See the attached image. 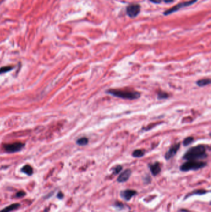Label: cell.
I'll use <instances>...</instances> for the list:
<instances>
[{"label":"cell","instance_id":"obj_2","mask_svg":"<svg viewBox=\"0 0 211 212\" xmlns=\"http://www.w3.org/2000/svg\"><path fill=\"white\" fill-rule=\"evenodd\" d=\"M106 93L114 97L129 100L137 99L141 96V94L139 92L120 91L118 89H109L106 91Z\"/></svg>","mask_w":211,"mask_h":212},{"label":"cell","instance_id":"obj_21","mask_svg":"<svg viewBox=\"0 0 211 212\" xmlns=\"http://www.w3.org/2000/svg\"><path fill=\"white\" fill-rule=\"evenodd\" d=\"M114 206H115V208H118V209H123L124 208V205L123 203H122L120 202H116L114 204Z\"/></svg>","mask_w":211,"mask_h":212},{"label":"cell","instance_id":"obj_19","mask_svg":"<svg viewBox=\"0 0 211 212\" xmlns=\"http://www.w3.org/2000/svg\"><path fill=\"white\" fill-rule=\"evenodd\" d=\"M123 169V167L120 165H118L117 166H115L113 169V175H117L118 174H119L121 170Z\"/></svg>","mask_w":211,"mask_h":212},{"label":"cell","instance_id":"obj_5","mask_svg":"<svg viewBox=\"0 0 211 212\" xmlns=\"http://www.w3.org/2000/svg\"><path fill=\"white\" fill-rule=\"evenodd\" d=\"M197 2V0H190V1H188V2H183V3H179L178 5H176V6H173V8H172L171 9L165 11L164 13V14L165 16H167V15H169V14H171L172 13H174V12H176L177 11H178L179 9H180L181 8H185V7H187V6H191L193 4H194L195 2Z\"/></svg>","mask_w":211,"mask_h":212},{"label":"cell","instance_id":"obj_18","mask_svg":"<svg viewBox=\"0 0 211 212\" xmlns=\"http://www.w3.org/2000/svg\"><path fill=\"white\" fill-rule=\"evenodd\" d=\"M168 97H169V95L167 93L162 92V91L159 92L157 95V98L159 99H164L168 98Z\"/></svg>","mask_w":211,"mask_h":212},{"label":"cell","instance_id":"obj_24","mask_svg":"<svg viewBox=\"0 0 211 212\" xmlns=\"http://www.w3.org/2000/svg\"><path fill=\"white\" fill-rule=\"evenodd\" d=\"M63 197H64V194H63L61 192H60L58 194V195H57V197H58L59 199H63Z\"/></svg>","mask_w":211,"mask_h":212},{"label":"cell","instance_id":"obj_14","mask_svg":"<svg viewBox=\"0 0 211 212\" xmlns=\"http://www.w3.org/2000/svg\"><path fill=\"white\" fill-rule=\"evenodd\" d=\"M196 84L199 87H204L210 84V79L209 78L199 79L196 82Z\"/></svg>","mask_w":211,"mask_h":212},{"label":"cell","instance_id":"obj_9","mask_svg":"<svg viewBox=\"0 0 211 212\" xmlns=\"http://www.w3.org/2000/svg\"><path fill=\"white\" fill-rule=\"evenodd\" d=\"M132 174V171L131 169H126L123 172H122L120 175L117 178V182L120 183H124L126 182L130 177Z\"/></svg>","mask_w":211,"mask_h":212},{"label":"cell","instance_id":"obj_17","mask_svg":"<svg viewBox=\"0 0 211 212\" xmlns=\"http://www.w3.org/2000/svg\"><path fill=\"white\" fill-rule=\"evenodd\" d=\"M194 141V138L192 137H188L187 138H186L183 140V144L184 146H188L189 145H190L191 143H193Z\"/></svg>","mask_w":211,"mask_h":212},{"label":"cell","instance_id":"obj_4","mask_svg":"<svg viewBox=\"0 0 211 212\" xmlns=\"http://www.w3.org/2000/svg\"><path fill=\"white\" fill-rule=\"evenodd\" d=\"M24 143L21 142H16L10 144L4 145L3 148L6 152L9 153H14L20 151L24 147Z\"/></svg>","mask_w":211,"mask_h":212},{"label":"cell","instance_id":"obj_13","mask_svg":"<svg viewBox=\"0 0 211 212\" xmlns=\"http://www.w3.org/2000/svg\"><path fill=\"white\" fill-rule=\"evenodd\" d=\"M21 172L30 176H32L33 174L34 170H33L32 167L30 165H25L24 166H23L22 168Z\"/></svg>","mask_w":211,"mask_h":212},{"label":"cell","instance_id":"obj_16","mask_svg":"<svg viewBox=\"0 0 211 212\" xmlns=\"http://www.w3.org/2000/svg\"><path fill=\"white\" fill-rule=\"evenodd\" d=\"M145 154V151L141 150H136L133 153V156L135 157H141Z\"/></svg>","mask_w":211,"mask_h":212},{"label":"cell","instance_id":"obj_20","mask_svg":"<svg viewBox=\"0 0 211 212\" xmlns=\"http://www.w3.org/2000/svg\"><path fill=\"white\" fill-rule=\"evenodd\" d=\"M13 67H11V66H4L0 68V74H3L6 72L9 71L10 70H13Z\"/></svg>","mask_w":211,"mask_h":212},{"label":"cell","instance_id":"obj_6","mask_svg":"<svg viewBox=\"0 0 211 212\" xmlns=\"http://www.w3.org/2000/svg\"><path fill=\"white\" fill-rule=\"evenodd\" d=\"M141 11V6L138 4L130 5L126 8V13L131 18L136 17Z\"/></svg>","mask_w":211,"mask_h":212},{"label":"cell","instance_id":"obj_10","mask_svg":"<svg viewBox=\"0 0 211 212\" xmlns=\"http://www.w3.org/2000/svg\"><path fill=\"white\" fill-rule=\"evenodd\" d=\"M150 172L154 176H156L161 172V165L159 162H155L154 164H150L149 165Z\"/></svg>","mask_w":211,"mask_h":212},{"label":"cell","instance_id":"obj_3","mask_svg":"<svg viewBox=\"0 0 211 212\" xmlns=\"http://www.w3.org/2000/svg\"><path fill=\"white\" fill-rule=\"evenodd\" d=\"M207 163L203 161H188L183 163L180 167V170L183 172H187L190 171H197L204 168Z\"/></svg>","mask_w":211,"mask_h":212},{"label":"cell","instance_id":"obj_22","mask_svg":"<svg viewBox=\"0 0 211 212\" xmlns=\"http://www.w3.org/2000/svg\"><path fill=\"white\" fill-rule=\"evenodd\" d=\"M25 192L24 191H19L16 194V197L17 198H22L25 195Z\"/></svg>","mask_w":211,"mask_h":212},{"label":"cell","instance_id":"obj_23","mask_svg":"<svg viewBox=\"0 0 211 212\" xmlns=\"http://www.w3.org/2000/svg\"><path fill=\"white\" fill-rule=\"evenodd\" d=\"M149 1L155 4H160L162 2V0H149Z\"/></svg>","mask_w":211,"mask_h":212},{"label":"cell","instance_id":"obj_15","mask_svg":"<svg viewBox=\"0 0 211 212\" xmlns=\"http://www.w3.org/2000/svg\"><path fill=\"white\" fill-rule=\"evenodd\" d=\"M77 144L80 146H85L88 144L89 140L86 137H83L80 139H78L76 142Z\"/></svg>","mask_w":211,"mask_h":212},{"label":"cell","instance_id":"obj_8","mask_svg":"<svg viewBox=\"0 0 211 212\" xmlns=\"http://www.w3.org/2000/svg\"><path fill=\"white\" fill-rule=\"evenodd\" d=\"M137 194L138 192L135 190L126 189V190L121 191L120 195L124 200L129 201L133 197H135Z\"/></svg>","mask_w":211,"mask_h":212},{"label":"cell","instance_id":"obj_7","mask_svg":"<svg viewBox=\"0 0 211 212\" xmlns=\"http://www.w3.org/2000/svg\"><path fill=\"white\" fill-rule=\"evenodd\" d=\"M180 146V143H178L177 144H175L172 146L170 147V148L168 150V151L165 153V159L166 160H169L171 158L174 157L175 154H176L178 150H179Z\"/></svg>","mask_w":211,"mask_h":212},{"label":"cell","instance_id":"obj_25","mask_svg":"<svg viewBox=\"0 0 211 212\" xmlns=\"http://www.w3.org/2000/svg\"><path fill=\"white\" fill-rule=\"evenodd\" d=\"M163 1H164L165 3H172V2H173V0H163Z\"/></svg>","mask_w":211,"mask_h":212},{"label":"cell","instance_id":"obj_12","mask_svg":"<svg viewBox=\"0 0 211 212\" xmlns=\"http://www.w3.org/2000/svg\"><path fill=\"white\" fill-rule=\"evenodd\" d=\"M20 206V204L16 203H13L8 206H6L4 208L3 210H0V212H12L17 209H18Z\"/></svg>","mask_w":211,"mask_h":212},{"label":"cell","instance_id":"obj_1","mask_svg":"<svg viewBox=\"0 0 211 212\" xmlns=\"http://www.w3.org/2000/svg\"><path fill=\"white\" fill-rule=\"evenodd\" d=\"M207 157L206 148L204 145L191 147L183 155V159L187 161H198Z\"/></svg>","mask_w":211,"mask_h":212},{"label":"cell","instance_id":"obj_11","mask_svg":"<svg viewBox=\"0 0 211 212\" xmlns=\"http://www.w3.org/2000/svg\"><path fill=\"white\" fill-rule=\"evenodd\" d=\"M207 192H209V191H207V190H205V189H197V190H194V191L188 193L185 197H184V199H188L190 196H193V195H204V194H207Z\"/></svg>","mask_w":211,"mask_h":212}]
</instances>
